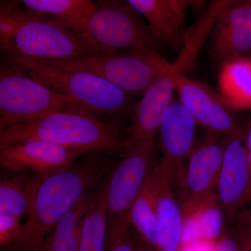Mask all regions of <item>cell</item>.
I'll use <instances>...</instances> for the list:
<instances>
[{"instance_id": "1", "label": "cell", "mask_w": 251, "mask_h": 251, "mask_svg": "<svg viewBox=\"0 0 251 251\" xmlns=\"http://www.w3.org/2000/svg\"><path fill=\"white\" fill-rule=\"evenodd\" d=\"M104 153H84L72 166L44 180L14 251H42L46 238L63 216L115 166Z\"/></svg>"}, {"instance_id": "2", "label": "cell", "mask_w": 251, "mask_h": 251, "mask_svg": "<svg viewBox=\"0 0 251 251\" xmlns=\"http://www.w3.org/2000/svg\"><path fill=\"white\" fill-rule=\"evenodd\" d=\"M82 105L51 112L0 130V147L23 140H41L81 152L126 151L118 119L104 122Z\"/></svg>"}, {"instance_id": "3", "label": "cell", "mask_w": 251, "mask_h": 251, "mask_svg": "<svg viewBox=\"0 0 251 251\" xmlns=\"http://www.w3.org/2000/svg\"><path fill=\"white\" fill-rule=\"evenodd\" d=\"M6 62L22 69L31 78L57 93L70 96L92 112L115 118L133 115L135 105L129 94L90 73L69 70L44 59L4 53Z\"/></svg>"}, {"instance_id": "4", "label": "cell", "mask_w": 251, "mask_h": 251, "mask_svg": "<svg viewBox=\"0 0 251 251\" xmlns=\"http://www.w3.org/2000/svg\"><path fill=\"white\" fill-rule=\"evenodd\" d=\"M107 176L105 250L130 228L129 213L157 162L154 139L130 147Z\"/></svg>"}, {"instance_id": "5", "label": "cell", "mask_w": 251, "mask_h": 251, "mask_svg": "<svg viewBox=\"0 0 251 251\" xmlns=\"http://www.w3.org/2000/svg\"><path fill=\"white\" fill-rule=\"evenodd\" d=\"M45 60L62 69L98 75L129 95L143 96L158 77L173 72V63L157 50H127L70 60Z\"/></svg>"}, {"instance_id": "6", "label": "cell", "mask_w": 251, "mask_h": 251, "mask_svg": "<svg viewBox=\"0 0 251 251\" xmlns=\"http://www.w3.org/2000/svg\"><path fill=\"white\" fill-rule=\"evenodd\" d=\"M77 105L82 104L77 99L51 90L20 68L7 62L1 64L0 130Z\"/></svg>"}, {"instance_id": "7", "label": "cell", "mask_w": 251, "mask_h": 251, "mask_svg": "<svg viewBox=\"0 0 251 251\" xmlns=\"http://www.w3.org/2000/svg\"><path fill=\"white\" fill-rule=\"evenodd\" d=\"M95 4L89 21V35L101 55L127 50H158L159 41L127 1L100 0Z\"/></svg>"}, {"instance_id": "8", "label": "cell", "mask_w": 251, "mask_h": 251, "mask_svg": "<svg viewBox=\"0 0 251 251\" xmlns=\"http://www.w3.org/2000/svg\"><path fill=\"white\" fill-rule=\"evenodd\" d=\"M4 53L50 60L101 55L90 41L82 36L30 13Z\"/></svg>"}, {"instance_id": "9", "label": "cell", "mask_w": 251, "mask_h": 251, "mask_svg": "<svg viewBox=\"0 0 251 251\" xmlns=\"http://www.w3.org/2000/svg\"><path fill=\"white\" fill-rule=\"evenodd\" d=\"M173 77L180 103L198 125L203 127L208 133L226 140L243 135L235 110L221 94L205 84L184 76V74L173 72Z\"/></svg>"}, {"instance_id": "10", "label": "cell", "mask_w": 251, "mask_h": 251, "mask_svg": "<svg viewBox=\"0 0 251 251\" xmlns=\"http://www.w3.org/2000/svg\"><path fill=\"white\" fill-rule=\"evenodd\" d=\"M227 140L206 134L193 149L186 168L181 209L187 214L217 193L220 173Z\"/></svg>"}, {"instance_id": "11", "label": "cell", "mask_w": 251, "mask_h": 251, "mask_svg": "<svg viewBox=\"0 0 251 251\" xmlns=\"http://www.w3.org/2000/svg\"><path fill=\"white\" fill-rule=\"evenodd\" d=\"M84 153L41 140H23L0 147L2 171L51 175L72 166Z\"/></svg>"}, {"instance_id": "12", "label": "cell", "mask_w": 251, "mask_h": 251, "mask_svg": "<svg viewBox=\"0 0 251 251\" xmlns=\"http://www.w3.org/2000/svg\"><path fill=\"white\" fill-rule=\"evenodd\" d=\"M197 123L180 102H173L159 127L160 165L166 172L171 186L183 188L186 168L184 162L192 152Z\"/></svg>"}, {"instance_id": "13", "label": "cell", "mask_w": 251, "mask_h": 251, "mask_svg": "<svg viewBox=\"0 0 251 251\" xmlns=\"http://www.w3.org/2000/svg\"><path fill=\"white\" fill-rule=\"evenodd\" d=\"M243 141V135L227 140L218 182L219 204L227 224L250 204L251 169Z\"/></svg>"}, {"instance_id": "14", "label": "cell", "mask_w": 251, "mask_h": 251, "mask_svg": "<svg viewBox=\"0 0 251 251\" xmlns=\"http://www.w3.org/2000/svg\"><path fill=\"white\" fill-rule=\"evenodd\" d=\"M232 4L220 13L210 34L211 52L222 63L251 51V1Z\"/></svg>"}, {"instance_id": "15", "label": "cell", "mask_w": 251, "mask_h": 251, "mask_svg": "<svg viewBox=\"0 0 251 251\" xmlns=\"http://www.w3.org/2000/svg\"><path fill=\"white\" fill-rule=\"evenodd\" d=\"M175 90L171 72L158 77L144 93L132 115L126 151L135 144L154 139L165 114L173 103Z\"/></svg>"}, {"instance_id": "16", "label": "cell", "mask_w": 251, "mask_h": 251, "mask_svg": "<svg viewBox=\"0 0 251 251\" xmlns=\"http://www.w3.org/2000/svg\"><path fill=\"white\" fill-rule=\"evenodd\" d=\"M148 21L155 37L169 46L184 43L185 17L188 7L201 8L204 1L187 0H128L126 1Z\"/></svg>"}, {"instance_id": "17", "label": "cell", "mask_w": 251, "mask_h": 251, "mask_svg": "<svg viewBox=\"0 0 251 251\" xmlns=\"http://www.w3.org/2000/svg\"><path fill=\"white\" fill-rule=\"evenodd\" d=\"M158 201L156 251H181L184 217L176 202L168 175L158 162L156 166Z\"/></svg>"}, {"instance_id": "18", "label": "cell", "mask_w": 251, "mask_h": 251, "mask_svg": "<svg viewBox=\"0 0 251 251\" xmlns=\"http://www.w3.org/2000/svg\"><path fill=\"white\" fill-rule=\"evenodd\" d=\"M21 1L30 14L75 33L94 45L89 35L88 29L89 21L95 9L94 1L91 0H23Z\"/></svg>"}, {"instance_id": "19", "label": "cell", "mask_w": 251, "mask_h": 251, "mask_svg": "<svg viewBox=\"0 0 251 251\" xmlns=\"http://www.w3.org/2000/svg\"><path fill=\"white\" fill-rule=\"evenodd\" d=\"M49 176L2 171L0 179V214L21 220L27 218L41 185Z\"/></svg>"}, {"instance_id": "20", "label": "cell", "mask_w": 251, "mask_h": 251, "mask_svg": "<svg viewBox=\"0 0 251 251\" xmlns=\"http://www.w3.org/2000/svg\"><path fill=\"white\" fill-rule=\"evenodd\" d=\"M108 176V175H107ZM107 176L88 191L79 251H105L107 239Z\"/></svg>"}, {"instance_id": "21", "label": "cell", "mask_w": 251, "mask_h": 251, "mask_svg": "<svg viewBox=\"0 0 251 251\" xmlns=\"http://www.w3.org/2000/svg\"><path fill=\"white\" fill-rule=\"evenodd\" d=\"M218 85L221 97L235 110L251 109V58L234 57L222 63Z\"/></svg>"}, {"instance_id": "22", "label": "cell", "mask_w": 251, "mask_h": 251, "mask_svg": "<svg viewBox=\"0 0 251 251\" xmlns=\"http://www.w3.org/2000/svg\"><path fill=\"white\" fill-rule=\"evenodd\" d=\"M156 166L135 199L129 213L130 227L132 226L134 229L135 237L153 251H156L158 186Z\"/></svg>"}, {"instance_id": "23", "label": "cell", "mask_w": 251, "mask_h": 251, "mask_svg": "<svg viewBox=\"0 0 251 251\" xmlns=\"http://www.w3.org/2000/svg\"><path fill=\"white\" fill-rule=\"evenodd\" d=\"M233 1H213L197 22L185 31L183 49L173 63V72L183 74L193 65L206 37L210 36L220 13L233 4Z\"/></svg>"}, {"instance_id": "24", "label": "cell", "mask_w": 251, "mask_h": 251, "mask_svg": "<svg viewBox=\"0 0 251 251\" xmlns=\"http://www.w3.org/2000/svg\"><path fill=\"white\" fill-rule=\"evenodd\" d=\"M87 203L88 192L57 223L46 238L42 251H79L81 227Z\"/></svg>"}, {"instance_id": "25", "label": "cell", "mask_w": 251, "mask_h": 251, "mask_svg": "<svg viewBox=\"0 0 251 251\" xmlns=\"http://www.w3.org/2000/svg\"><path fill=\"white\" fill-rule=\"evenodd\" d=\"M183 217H189L194 221L197 225L201 240L213 243L222 233L224 221H226L217 193L195 210L183 214Z\"/></svg>"}, {"instance_id": "26", "label": "cell", "mask_w": 251, "mask_h": 251, "mask_svg": "<svg viewBox=\"0 0 251 251\" xmlns=\"http://www.w3.org/2000/svg\"><path fill=\"white\" fill-rule=\"evenodd\" d=\"M21 1H0V49H7L20 27L29 18V13Z\"/></svg>"}, {"instance_id": "27", "label": "cell", "mask_w": 251, "mask_h": 251, "mask_svg": "<svg viewBox=\"0 0 251 251\" xmlns=\"http://www.w3.org/2000/svg\"><path fill=\"white\" fill-rule=\"evenodd\" d=\"M24 226L21 220L0 214V246L1 251H14L22 237Z\"/></svg>"}, {"instance_id": "28", "label": "cell", "mask_w": 251, "mask_h": 251, "mask_svg": "<svg viewBox=\"0 0 251 251\" xmlns=\"http://www.w3.org/2000/svg\"><path fill=\"white\" fill-rule=\"evenodd\" d=\"M237 237L238 251H251V209H244L229 223Z\"/></svg>"}, {"instance_id": "29", "label": "cell", "mask_w": 251, "mask_h": 251, "mask_svg": "<svg viewBox=\"0 0 251 251\" xmlns=\"http://www.w3.org/2000/svg\"><path fill=\"white\" fill-rule=\"evenodd\" d=\"M214 251H238L237 237L230 224L224 226L222 233L214 243Z\"/></svg>"}, {"instance_id": "30", "label": "cell", "mask_w": 251, "mask_h": 251, "mask_svg": "<svg viewBox=\"0 0 251 251\" xmlns=\"http://www.w3.org/2000/svg\"><path fill=\"white\" fill-rule=\"evenodd\" d=\"M107 251H136L134 238L130 228L119 237Z\"/></svg>"}, {"instance_id": "31", "label": "cell", "mask_w": 251, "mask_h": 251, "mask_svg": "<svg viewBox=\"0 0 251 251\" xmlns=\"http://www.w3.org/2000/svg\"><path fill=\"white\" fill-rule=\"evenodd\" d=\"M181 251H214V243L201 241L183 248Z\"/></svg>"}, {"instance_id": "32", "label": "cell", "mask_w": 251, "mask_h": 251, "mask_svg": "<svg viewBox=\"0 0 251 251\" xmlns=\"http://www.w3.org/2000/svg\"><path fill=\"white\" fill-rule=\"evenodd\" d=\"M133 238H134L136 251H153L152 250H151V249H149L148 247H146L143 243H142L140 240H138L136 237H133Z\"/></svg>"}, {"instance_id": "33", "label": "cell", "mask_w": 251, "mask_h": 251, "mask_svg": "<svg viewBox=\"0 0 251 251\" xmlns=\"http://www.w3.org/2000/svg\"><path fill=\"white\" fill-rule=\"evenodd\" d=\"M245 146L248 151H251V126L246 137Z\"/></svg>"}, {"instance_id": "34", "label": "cell", "mask_w": 251, "mask_h": 251, "mask_svg": "<svg viewBox=\"0 0 251 251\" xmlns=\"http://www.w3.org/2000/svg\"><path fill=\"white\" fill-rule=\"evenodd\" d=\"M248 161L251 169V151H248Z\"/></svg>"}, {"instance_id": "35", "label": "cell", "mask_w": 251, "mask_h": 251, "mask_svg": "<svg viewBox=\"0 0 251 251\" xmlns=\"http://www.w3.org/2000/svg\"><path fill=\"white\" fill-rule=\"evenodd\" d=\"M250 204L251 205V199H250Z\"/></svg>"}]
</instances>
